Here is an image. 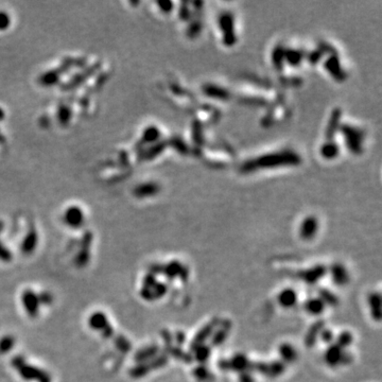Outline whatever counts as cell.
<instances>
[{
  "label": "cell",
  "mask_w": 382,
  "mask_h": 382,
  "mask_svg": "<svg viewBox=\"0 0 382 382\" xmlns=\"http://www.w3.org/2000/svg\"><path fill=\"white\" fill-rule=\"evenodd\" d=\"M332 275H334V281L338 285H344L345 282H347L348 274L347 271L345 270V267L342 266L335 267Z\"/></svg>",
  "instance_id": "277c9868"
},
{
  "label": "cell",
  "mask_w": 382,
  "mask_h": 382,
  "mask_svg": "<svg viewBox=\"0 0 382 382\" xmlns=\"http://www.w3.org/2000/svg\"><path fill=\"white\" fill-rule=\"evenodd\" d=\"M90 325L91 327H95L96 329L103 328L106 324V318L103 315V313H96L90 317Z\"/></svg>",
  "instance_id": "8992f818"
},
{
  "label": "cell",
  "mask_w": 382,
  "mask_h": 382,
  "mask_svg": "<svg viewBox=\"0 0 382 382\" xmlns=\"http://www.w3.org/2000/svg\"><path fill=\"white\" fill-rule=\"evenodd\" d=\"M11 25V17L8 13L4 11H0V31H4L8 29Z\"/></svg>",
  "instance_id": "52a82bcc"
},
{
  "label": "cell",
  "mask_w": 382,
  "mask_h": 382,
  "mask_svg": "<svg viewBox=\"0 0 382 382\" xmlns=\"http://www.w3.org/2000/svg\"><path fill=\"white\" fill-rule=\"evenodd\" d=\"M280 353H281L282 358H285L289 361H292L295 358V349L290 345L282 346V347L280 348Z\"/></svg>",
  "instance_id": "ba28073f"
},
{
  "label": "cell",
  "mask_w": 382,
  "mask_h": 382,
  "mask_svg": "<svg viewBox=\"0 0 382 382\" xmlns=\"http://www.w3.org/2000/svg\"><path fill=\"white\" fill-rule=\"evenodd\" d=\"M2 118H3V112L1 109H0V120H1Z\"/></svg>",
  "instance_id": "9c48e42d"
},
{
  "label": "cell",
  "mask_w": 382,
  "mask_h": 382,
  "mask_svg": "<svg viewBox=\"0 0 382 382\" xmlns=\"http://www.w3.org/2000/svg\"><path fill=\"white\" fill-rule=\"evenodd\" d=\"M297 302V294L292 289H286L278 295V303L284 308H292Z\"/></svg>",
  "instance_id": "7a4b0ae2"
},
{
  "label": "cell",
  "mask_w": 382,
  "mask_h": 382,
  "mask_svg": "<svg viewBox=\"0 0 382 382\" xmlns=\"http://www.w3.org/2000/svg\"><path fill=\"white\" fill-rule=\"evenodd\" d=\"M307 310L308 312L312 313L313 315L320 314L322 311H324V302L320 299L310 300L307 304Z\"/></svg>",
  "instance_id": "5b68a950"
},
{
  "label": "cell",
  "mask_w": 382,
  "mask_h": 382,
  "mask_svg": "<svg viewBox=\"0 0 382 382\" xmlns=\"http://www.w3.org/2000/svg\"><path fill=\"white\" fill-rule=\"evenodd\" d=\"M342 348L340 346H334L330 347L326 352V360L327 362L331 365H336L339 362H341L342 360Z\"/></svg>",
  "instance_id": "3957f363"
},
{
  "label": "cell",
  "mask_w": 382,
  "mask_h": 382,
  "mask_svg": "<svg viewBox=\"0 0 382 382\" xmlns=\"http://www.w3.org/2000/svg\"><path fill=\"white\" fill-rule=\"evenodd\" d=\"M64 220L72 228H79L82 225L84 221V215L83 211L80 207L77 206H72L69 207L65 211V216H64Z\"/></svg>",
  "instance_id": "6da1fadb"
}]
</instances>
